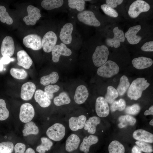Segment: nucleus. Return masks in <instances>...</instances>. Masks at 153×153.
Here are the masks:
<instances>
[{
    "label": "nucleus",
    "instance_id": "1",
    "mask_svg": "<svg viewBox=\"0 0 153 153\" xmlns=\"http://www.w3.org/2000/svg\"><path fill=\"white\" fill-rule=\"evenodd\" d=\"M144 78H138L133 80L130 85L127 95L131 100H137L140 98L143 92L150 85Z\"/></svg>",
    "mask_w": 153,
    "mask_h": 153
},
{
    "label": "nucleus",
    "instance_id": "2",
    "mask_svg": "<svg viewBox=\"0 0 153 153\" xmlns=\"http://www.w3.org/2000/svg\"><path fill=\"white\" fill-rule=\"evenodd\" d=\"M119 70V67L116 63L109 60L98 69L97 73L100 76L109 78L117 74Z\"/></svg>",
    "mask_w": 153,
    "mask_h": 153
},
{
    "label": "nucleus",
    "instance_id": "3",
    "mask_svg": "<svg viewBox=\"0 0 153 153\" xmlns=\"http://www.w3.org/2000/svg\"><path fill=\"white\" fill-rule=\"evenodd\" d=\"M109 54L108 48L105 45L97 46L93 54L92 59L94 65L100 67L107 61Z\"/></svg>",
    "mask_w": 153,
    "mask_h": 153
},
{
    "label": "nucleus",
    "instance_id": "4",
    "mask_svg": "<svg viewBox=\"0 0 153 153\" xmlns=\"http://www.w3.org/2000/svg\"><path fill=\"white\" fill-rule=\"evenodd\" d=\"M65 133V128L62 124L56 123L49 128L46 131V134L51 140L59 141L64 137Z\"/></svg>",
    "mask_w": 153,
    "mask_h": 153
},
{
    "label": "nucleus",
    "instance_id": "5",
    "mask_svg": "<svg viewBox=\"0 0 153 153\" xmlns=\"http://www.w3.org/2000/svg\"><path fill=\"white\" fill-rule=\"evenodd\" d=\"M150 8L149 4L146 1L142 0H137L134 1L130 5L128 14L131 18H135L141 13L148 11Z\"/></svg>",
    "mask_w": 153,
    "mask_h": 153
},
{
    "label": "nucleus",
    "instance_id": "6",
    "mask_svg": "<svg viewBox=\"0 0 153 153\" xmlns=\"http://www.w3.org/2000/svg\"><path fill=\"white\" fill-rule=\"evenodd\" d=\"M77 18L80 21L88 26L99 27L101 25L94 12L90 10H85L79 12Z\"/></svg>",
    "mask_w": 153,
    "mask_h": 153
},
{
    "label": "nucleus",
    "instance_id": "7",
    "mask_svg": "<svg viewBox=\"0 0 153 153\" xmlns=\"http://www.w3.org/2000/svg\"><path fill=\"white\" fill-rule=\"evenodd\" d=\"M57 40L56 34L52 31H49L44 35L42 40V47L44 51L49 53L56 46Z\"/></svg>",
    "mask_w": 153,
    "mask_h": 153
},
{
    "label": "nucleus",
    "instance_id": "8",
    "mask_svg": "<svg viewBox=\"0 0 153 153\" xmlns=\"http://www.w3.org/2000/svg\"><path fill=\"white\" fill-rule=\"evenodd\" d=\"M24 45L27 48L34 50H37L42 47V39L39 35L30 34L25 36L23 39Z\"/></svg>",
    "mask_w": 153,
    "mask_h": 153
},
{
    "label": "nucleus",
    "instance_id": "9",
    "mask_svg": "<svg viewBox=\"0 0 153 153\" xmlns=\"http://www.w3.org/2000/svg\"><path fill=\"white\" fill-rule=\"evenodd\" d=\"M27 10L28 15L24 18L23 20L27 25H34L41 16L40 10L32 5L28 6Z\"/></svg>",
    "mask_w": 153,
    "mask_h": 153
},
{
    "label": "nucleus",
    "instance_id": "10",
    "mask_svg": "<svg viewBox=\"0 0 153 153\" xmlns=\"http://www.w3.org/2000/svg\"><path fill=\"white\" fill-rule=\"evenodd\" d=\"M34 115V109L31 104L26 103L23 104L21 106L20 109L19 118L22 122L26 123L31 121Z\"/></svg>",
    "mask_w": 153,
    "mask_h": 153
},
{
    "label": "nucleus",
    "instance_id": "11",
    "mask_svg": "<svg viewBox=\"0 0 153 153\" xmlns=\"http://www.w3.org/2000/svg\"><path fill=\"white\" fill-rule=\"evenodd\" d=\"M72 54L71 50L63 43L56 45L52 51V60L55 63L59 61L61 56H68Z\"/></svg>",
    "mask_w": 153,
    "mask_h": 153
},
{
    "label": "nucleus",
    "instance_id": "12",
    "mask_svg": "<svg viewBox=\"0 0 153 153\" xmlns=\"http://www.w3.org/2000/svg\"><path fill=\"white\" fill-rule=\"evenodd\" d=\"M95 110L97 115L100 117L107 116L110 110L108 103L104 97L102 96L98 97L96 100Z\"/></svg>",
    "mask_w": 153,
    "mask_h": 153
},
{
    "label": "nucleus",
    "instance_id": "13",
    "mask_svg": "<svg viewBox=\"0 0 153 153\" xmlns=\"http://www.w3.org/2000/svg\"><path fill=\"white\" fill-rule=\"evenodd\" d=\"M114 36L112 38H108L106 40V43L109 46L117 48L120 46V42H124L125 40L124 33L122 30L116 27L113 29Z\"/></svg>",
    "mask_w": 153,
    "mask_h": 153
},
{
    "label": "nucleus",
    "instance_id": "14",
    "mask_svg": "<svg viewBox=\"0 0 153 153\" xmlns=\"http://www.w3.org/2000/svg\"><path fill=\"white\" fill-rule=\"evenodd\" d=\"M14 50L15 46L12 38L10 36L6 37L1 43V51L2 55L10 57L13 55Z\"/></svg>",
    "mask_w": 153,
    "mask_h": 153
},
{
    "label": "nucleus",
    "instance_id": "15",
    "mask_svg": "<svg viewBox=\"0 0 153 153\" xmlns=\"http://www.w3.org/2000/svg\"><path fill=\"white\" fill-rule=\"evenodd\" d=\"M140 25L130 27L125 33L124 36L128 42L131 44L138 43L142 39V37L137 35V34L141 30Z\"/></svg>",
    "mask_w": 153,
    "mask_h": 153
},
{
    "label": "nucleus",
    "instance_id": "16",
    "mask_svg": "<svg viewBox=\"0 0 153 153\" xmlns=\"http://www.w3.org/2000/svg\"><path fill=\"white\" fill-rule=\"evenodd\" d=\"M73 26L70 23L65 24L61 28L60 37L61 41L65 44H69L72 41V34L73 29Z\"/></svg>",
    "mask_w": 153,
    "mask_h": 153
},
{
    "label": "nucleus",
    "instance_id": "17",
    "mask_svg": "<svg viewBox=\"0 0 153 153\" xmlns=\"http://www.w3.org/2000/svg\"><path fill=\"white\" fill-rule=\"evenodd\" d=\"M36 87L33 83L28 82L24 83L21 87L20 96L24 100L28 101L31 99L36 90Z\"/></svg>",
    "mask_w": 153,
    "mask_h": 153
},
{
    "label": "nucleus",
    "instance_id": "18",
    "mask_svg": "<svg viewBox=\"0 0 153 153\" xmlns=\"http://www.w3.org/2000/svg\"><path fill=\"white\" fill-rule=\"evenodd\" d=\"M86 120V117L84 115H80L77 117H72L69 120V128L73 131L82 129L84 127Z\"/></svg>",
    "mask_w": 153,
    "mask_h": 153
},
{
    "label": "nucleus",
    "instance_id": "19",
    "mask_svg": "<svg viewBox=\"0 0 153 153\" xmlns=\"http://www.w3.org/2000/svg\"><path fill=\"white\" fill-rule=\"evenodd\" d=\"M88 95V91L86 86L80 85L78 86L76 90L74 100L76 103L82 104L87 100Z\"/></svg>",
    "mask_w": 153,
    "mask_h": 153
},
{
    "label": "nucleus",
    "instance_id": "20",
    "mask_svg": "<svg viewBox=\"0 0 153 153\" xmlns=\"http://www.w3.org/2000/svg\"><path fill=\"white\" fill-rule=\"evenodd\" d=\"M17 64L26 69H29L33 63L31 58L24 50H21L17 53Z\"/></svg>",
    "mask_w": 153,
    "mask_h": 153
},
{
    "label": "nucleus",
    "instance_id": "21",
    "mask_svg": "<svg viewBox=\"0 0 153 153\" xmlns=\"http://www.w3.org/2000/svg\"><path fill=\"white\" fill-rule=\"evenodd\" d=\"M133 136L135 140L148 143H153V135L143 129H138L133 133Z\"/></svg>",
    "mask_w": 153,
    "mask_h": 153
},
{
    "label": "nucleus",
    "instance_id": "22",
    "mask_svg": "<svg viewBox=\"0 0 153 153\" xmlns=\"http://www.w3.org/2000/svg\"><path fill=\"white\" fill-rule=\"evenodd\" d=\"M34 99L36 102L43 108L48 107L51 103L50 99L45 92L40 89L37 90L35 91Z\"/></svg>",
    "mask_w": 153,
    "mask_h": 153
},
{
    "label": "nucleus",
    "instance_id": "23",
    "mask_svg": "<svg viewBox=\"0 0 153 153\" xmlns=\"http://www.w3.org/2000/svg\"><path fill=\"white\" fill-rule=\"evenodd\" d=\"M153 61L150 58L141 56L133 59L132 63L134 67L138 69H142L151 66Z\"/></svg>",
    "mask_w": 153,
    "mask_h": 153
},
{
    "label": "nucleus",
    "instance_id": "24",
    "mask_svg": "<svg viewBox=\"0 0 153 153\" xmlns=\"http://www.w3.org/2000/svg\"><path fill=\"white\" fill-rule=\"evenodd\" d=\"M98 141V138L96 135H90L88 137L86 136L83 138L80 144V150L84 153H87L91 146L97 143Z\"/></svg>",
    "mask_w": 153,
    "mask_h": 153
},
{
    "label": "nucleus",
    "instance_id": "25",
    "mask_svg": "<svg viewBox=\"0 0 153 153\" xmlns=\"http://www.w3.org/2000/svg\"><path fill=\"white\" fill-rule=\"evenodd\" d=\"M80 139L76 134H72L67 139L65 145L66 150L70 152L77 149L80 143Z\"/></svg>",
    "mask_w": 153,
    "mask_h": 153
},
{
    "label": "nucleus",
    "instance_id": "26",
    "mask_svg": "<svg viewBox=\"0 0 153 153\" xmlns=\"http://www.w3.org/2000/svg\"><path fill=\"white\" fill-rule=\"evenodd\" d=\"M101 119L97 116H93L90 117L85 123L84 129L88 132L91 134H94L96 131V127L100 123Z\"/></svg>",
    "mask_w": 153,
    "mask_h": 153
},
{
    "label": "nucleus",
    "instance_id": "27",
    "mask_svg": "<svg viewBox=\"0 0 153 153\" xmlns=\"http://www.w3.org/2000/svg\"><path fill=\"white\" fill-rule=\"evenodd\" d=\"M59 78L58 73L54 71L50 74L41 77L40 82L44 86H47L50 84H54L56 83Z\"/></svg>",
    "mask_w": 153,
    "mask_h": 153
},
{
    "label": "nucleus",
    "instance_id": "28",
    "mask_svg": "<svg viewBox=\"0 0 153 153\" xmlns=\"http://www.w3.org/2000/svg\"><path fill=\"white\" fill-rule=\"evenodd\" d=\"M63 2V0H44L41 3V5L44 9L50 10L61 7Z\"/></svg>",
    "mask_w": 153,
    "mask_h": 153
},
{
    "label": "nucleus",
    "instance_id": "29",
    "mask_svg": "<svg viewBox=\"0 0 153 153\" xmlns=\"http://www.w3.org/2000/svg\"><path fill=\"white\" fill-rule=\"evenodd\" d=\"M120 122L118 126L122 128L128 126H133L136 122V119L133 116L129 115H124L120 116L118 118Z\"/></svg>",
    "mask_w": 153,
    "mask_h": 153
},
{
    "label": "nucleus",
    "instance_id": "30",
    "mask_svg": "<svg viewBox=\"0 0 153 153\" xmlns=\"http://www.w3.org/2000/svg\"><path fill=\"white\" fill-rule=\"evenodd\" d=\"M41 144L37 147L36 150L39 153H45L50 149L53 143L50 139L45 137H41Z\"/></svg>",
    "mask_w": 153,
    "mask_h": 153
},
{
    "label": "nucleus",
    "instance_id": "31",
    "mask_svg": "<svg viewBox=\"0 0 153 153\" xmlns=\"http://www.w3.org/2000/svg\"><path fill=\"white\" fill-rule=\"evenodd\" d=\"M39 132L38 127L34 122L31 121L26 123L22 131L23 135L24 136L31 134L36 135Z\"/></svg>",
    "mask_w": 153,
    "mask_h": 153
},
{
    "label": "nucleus",
    "instance_id": "32",
    "mask_svg": "<svg viewBox=\"0 0 153 153\" xmlns=\"http://www.w3.org/2000/svg\"><path fill=\"white\" fill-rule=\"evenodd\" d=\"M130 85V84L127 76L125 75L122 76L116 89L118 94L120 96L123 95Z\"/></svg>",
    "mask_w": 153,
    "mask_h": 153
},
{
    "label": "nucleus",
    "instance_id": "33",
    "mask_svg": "<svg viewBox=\"0 0 153 153\" xmlns=\"http://www.w3.org/2000/svg\"><path fill=\"white\" fill-rule=\"evenodd\" d=\"M71 101L68 95L64 92L60 93L58 96L54 97L53 100L54 104L58 106L68 104Z\"/></svg>",
    "mask_w": 153,
    "mask_h": 153
},
{
    "label": "nucleus",
    "instance_id": "34",
    "mask_svg": "<svg viewBox=\"0 0 153 153\" xmlns=\"http://www.w3.org/2000/svg\"><path fill=\"white\" fill-rule=\"evenodd\" d=\"M109 153H125L124 145L120 142L114 140L112 141L108 146Z\"/></svg>",
    "mask_w": 153,
    "mask_h": 153
},
{
    "label": "nucleus",
    "instance_id": "35",
    "mask_svg": "<svg viewBox=\"0 0 153 153\" xmlns=\"http://www.w3.org/2000/svg\"><path fill=\"white\" fill-rule=\"evenodd\" d=\"M118 96L117 90L113 87L110 86L107 87V92L105 97L107 103L112 104Z\"/></svg>",
    "mask_w": 153,
    "mask_h": 153
},
{
    "label": "nucleus",
    "instance_id": "36",
    "mask_svg": "<svg viewBox=\"0 0 153 153\" xmlns=\"http://www.w3.org/2000/svg\"><path fill=\"white\" fill-rule=\"evenodd\" d=\"M0 20L3 23H6L8 25H10L13 22L12 18L6 11L5 7L0 5Z\"/></svg>",
    "mask_w": 153,
    "mask_h": 153
},
{
    "label": "nucleus",
    "instance_id": "37",
    "mask_svg": "<svg viewBox=\"0 0 153 153\" xmlns=\"http://www.w3.org/2000/svg\"><path fill=\"white\" fill-rule=\"evenodd\" d=\"M69 7L72 9H75L78 11L81 12L85 7V1L83 0H68Z\"/></svg>",
    "mask_w": 153,
    "mask_h": 153
},
{
    "label": "nucleus",
    "instance_id": "38",
    "mask_svg": "<svg viewBox=\"0 0 153 153\" xmlns=\"http://www.w3.org/2000/svg\"><path fill=\"white\" fill-rule=\"evenodd\" d=\"M10 73L13 77L18 79H25L27 75V72L23 69L12 68L10 70Z\"/></svg>",
    "mask_w": 153,
    "mask_h": 153
},
{
    "label": "nucleus",
    "instance_id": "39",
    "mask_svg": "<svg viewBox=\"0 0 153 153\" xmlns=\"http://www.w3.org/2000/svg\"><path fill=\"white\" fill-rule=\"evenodd\" d=\"M126 105L125 101L123 99H120L118 101H114L110 107V109L112 112L116 110L122 111L125 109Z\"/></svg>",
    "mask_w": 153,
    "mask_h": 153
},
{
    "label": "nucleus",
    "instance_id": "40",
    "mask_svg": "<svg viewBox=\"0 0 153 153\" xmlns=\"http://www.w3.org/2000/svg\"><path fill=\"white\" fill-rule=\"evenodd\" d=\"M9 115V112L7 108L5 100L0 99V120L3 121L7 119Z\"/></svg>",
    "mask_w": 153,
    "mask_h": 153
},
{
    "label": "nucleus",
    "instance_id": "41",
    "mask_svg": "<svg viewBox=\"0 0 153 153\" xmlns=\"http://www.w3.org/2000/svg\"><path fill=\"white\" fill-rule=\"evenodd\" d=\"M60 89V87L57 85H49L45 86L44 92L49 99H51L54 97V93L58 91Z\"/></svg>",
    "mask_w": 153,
    "mask_h": 153
},
{
    "label": "nucleus",
    "instance_id": "42",
    "mask_svg": "<svg viewBox=\"0 0 153 153\" xmlns=\"http://www.w3.org/2000/svg\"><path fill=\"white\" fill-rule=\"evenodd\" d=\"M135 143L142 151L145 153H151L153 152L152 146L148 143L137 141Z\"/></svg>",
    "mask_w": 153,
    "mask_h": 153
},
{
    "label": "nucleus",
    "instance_id": "43",
    "mask_svg": "<svg viewBox=\"0 0 153 153\" xmlns=\"http://www.w3.org/2000/svg\"><path fill=\"white\" fill-rule=\"evenodd\" d=\"M101 9L105 14L111 17L116 18L118 16V14L113 8L109 7L106 4H104L101 6Z\"/></svg>",
    "mask_w": 153,
    "mask_h": 153
},
{
    "label": "nucleus",
    "instance_id": "44",
    "mask_svg": "<svg viewBox=\"0 0 153 153\" xmlns=\"http://www.w3.org/2000/svg\"><path fill=\"white\" fill-rule=\"evenodd\" d=\"M14 145L10 141L0 143V152H7L11 153L13 151Z\"/></svg>",
    "mask_w": 153,
    "mask_h": 153
},
{
    "label": "nucleus",
    "instance_id": "45",
    "mask_svg": "<svg viewBox=\"0 0 153 153\" xmlns=\"http://www.w3.org/2000/svg\"><path fill=\"white\" fill-rule=\"evenodd\" d=\"M141 107L137 104L127 107L125 110V112L128 114L135 115L138 114L140 112Z\"/></svg>",
    "mask_w": 153,
    "mask_h": 153
},
{
    "label": "nucleus",
    "instance_id": "46",
    "mask_svg": "<svg viewBox=\"0 0 153 153\" xmlns=\"http://www.w3.org/2000/svg\"><path fill=\"white\" fill-rule=\"evenodd\" d=\"M141 49L145 52L153 51V41L147 42L144 43L141 47Z\"/></svg>",
    "mask_w": 153,
    "mask_h": 153
},
{
    "label": "nucleus",
    "instance_id": "47",
    "mask_svg": "<svg viewBox=\"0 0 153 153\" xmlns=\"http://www.w3.org/2000/svg\"><path fill=\"white\" fill-rule=\"evenodd\" d=\"M123 1L122 0H107L106 3L107 5L113 8L121 4Z\"/></svg>",
    "mask_w": 153,
    "mask_h": 153
},
{
    "label": "nucleus",
    "instance_id": "48",
    "mask_svg": "<svg viewBox=\"0 0 153 153\" xmlns=\"http://www.w3.org/2000/svg\"><path fill=\"white\" fill-rule=\"evenodd\" d=\"M26 147V145L22 143H18L15 146L14 150L16 152H24Z\"/></svg>",
    "mask_w": 153,
    "mask_h": 153
},
{
    "label": "nucleus",
    "instance_id": "49",
    "mask_svg": "<svg viewBox=\"0 0 153 153\" xmlns=\"http://www.w3.org/2000/svg\"><path fill=\"white\" fill-rule=\"evenodd\" d=\"M1 61L3 64H8L10 62L13 61L14 59L11 58L10 57L7 56H3L2 58Z\"/></svg>",
    "mask_w": 153,
    "mask_h": 153
},
{
    "label": "nucleus",
    "instance_id": "50",
    "mask_svg": "<svg viewBox=\"0 0 153 153\" xmlns=\"http://www.w3.org/2000/svg\"><path fill=\"white\" fill-rule=\"evenodd\" d=\"M131 153H142L139 148L137 145L134 146L131 149Z\"/></svg>",
    "mask_w": 153,
    "mask_h": 153
},
{
    "label": "nucleus",
    "instance_id": "51",
    "mask_svg": "<svg viewBox=\"0 0 153 153\" xmlns=\"http://www.w3.org/2000/svg\"><path fill=\"white\" fill-rule=\"evenodd\" d=\"M144 115H153V106H151L148 110H146L144 112Z\"/></svg>",
    "mask_w": 153,
    "mask_h": 153
},
{
    "label": "nucleus",
    "instance_id": "52",
    "mask_svg": "<svg viewBox=\"0 0 153 153\" xmlns=\"http://www.w3.org/2000/svg\"><path fill=\"white\" fill-rule=\"evenodd\" d=\"M25 153H35L34 150L31 148H28L26 150Z\"/></svg>",
    "mask_w": 153,
    "mask_h": 153
},
{
    "label": "nucleus",
    "instance_id": "53",
    "mask_svg": "<svg viewBox=\"0 0 153 153\" xmlns=\"http://www.w3.org/2000/svg\"><path fill=\"white\" fill-rule=\"evenodd\" d=\"M3 64L2 63L1 60H0V71H2L3 69Z\"/></svg>",
    "mask_w": 153,
    "mask_h": 153
},
{
    "label": "nucleus",
    "instance_id": "54",
    "mask_svg": "<svg viewBox=\"0 0 153 153\" xmlns=\"http://www.w3.org/2000/svg\"><path fill=\"white\" fill-rule=\"evenodd\" d=\"M149 124L152 126H153V119H152L149 122Z\"/></svg>",
    "mask_w": 153,
    "mask_h": 153
},
{
    "label": "nucleus",
    "instance_id": "55",
    "mask_svg": "<svg viewBox=\"0 0 153 153\" xmlns=\"http://www.w3.org/2000/svg\"><path fill=\"white\" fill-rule=\"evenodd\" d=\"M0 153H8V152H0Z\"/></svg>",
    "mask_w": 153,
    "mask_h": 153
},
{
    "label": "nucleus",
    "instance_id": "56",
    "mask_svg": "<svg viewBox=\"0 0 153 153\" xmlns=\"http://www.w3.org/2000/svg\"><path fill=\"white\" fill-rule=\"evenodd\" d=\"M15 153H24V152H15Z\"/></svg>",
    "mask_w": 153,
    "mask_h": 153
},
{
    "label": "nucleus",
    "instance_id": "57",
    "mask_svg": "<svg viewBox=\"0 0 153 153\" xmlns=\"http://www.w3.org/2000/svg\"><path fill=\"white\" fill-rule=\"evenodd\" d=\"M5 69H5V68H4V70H5Z\"/></svg>",
    "mask_w": 153,
    "mask_h": 153
}]
</instances>
